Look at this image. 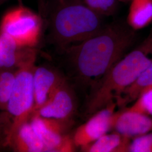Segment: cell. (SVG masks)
Returning <instances> with one entry per match:
<instances>
[{
	"label": "cell",
	"mask_w": 152,
	"mask_h": 152,
	"mask_svg": "<svg viewBox=\"0 0 152 152\" xmlns=\"http://www.w3.org/2000/svg\"><path fill=\"white\" fill-rule=\"evenodd\" d=\"M135 31L127 23L114 22L92 37L66 48L77 78L86 83L98 82L135 42Z\"/></svg>",
	"instance_id": "1"
},
{
	"label": "cell",
	"mask_w": 152,
	"mask_h": 152,
	"mask_svg": "<svg viewBox=\"0 0 152 152\" xmlns=\"http://www.w3.org/2000/svg\"><path fill=\"white\" fill-rule=\"evenodd\" d=\"M152 62V32L97 82L89 96L86 114L92 115L115 100Z\"/></svg>",
	"instance_id": "2"
},
{
	"label": "cell",
	"mask_w": 152,
	"mask_h": 152,
	"mask_svg": "<svg viewBox=\"0 0 152 152\" xmlns=\"http://www.w3.org/2000/svg\"><path fill=\"white\" fill-rule=\"evenodd\" d=\"M102 16L80 0L61 1L51 16V38L65 49L78 44L103 28Z\"/></svg>",
	"instance_id": "3"
},
{
	"label": "cell",
	"mask_w": 152,
	"mask_h": 152,
	"mask_svg": "<svg viewBox=\"0 0 152 152\" xmlns=\"http://www.w3.org/2000/svg\"><path fill=\"white\" fill-rule=\"evenodd\" d=\"M36 59V51L33 48L16 68L12 91L5 111L11 123L7 146L10 145L16 131L23 124L29 121L33 112V73Z\"/></svg>",
	"instance_id": "4"
},
{
	"label": "cell",
	"mask_w": 152,
	"mask_h": 152,
	"mask_svg": "<svg viewBox=\"0 0 152 152\" xmlns=\"http://www.w3.org/2000/svg\"><path fill=\"white\" fill-rule=\"evenodd\" d=\"M42 24L38 14L27 7L19 6L3 16L0 31L20 47L34 48L40 38Z\"/></svg>",
	"instance_id": "5"
},
{
	"label": "cell",
	"mask_w": 152,
	"mask_h": 152,
	"mask_svg": "<svg viewBox=\"0 0 152 152\" xmlns=\"http://www.w3.org/2000/svg\"><path fill=\"white\" fill-rule=\"evenodd\" d=\"M29 122L33 129L44 142L48 152H70L75 149L72 137L66 132L71 127V120L46 118L33 114Z\"/></svg>",
	"instance_id": "6"
},
{
	"label": "cell",
	"mask_w": 152,
	"mask_h": 152,
	"mask_svg": "<svg viewBox=\"0 0 152 152\" xmlns=\"http://www.w3.org/2000/svg\"><path fill=\"white\" fill-rule=\"evenodd\" d=\"M116 106L115 102L110 103L78 127L72 136L75 146L81 148L87 146L112 130Z\"/></svg>",
	"instance_id": "7"
},
{
	"label": "cell",
	"mask_w": 152,
	"mask_h": 152,
	"mask_svg": "<svg viewBox=\"0 0 152 152\" xmlns=\"http://www.w3.org/2000/svg\"><path fill=\"white\" fill-rule=\"evenodd\" d=\"M76 108L75 93L64 78L55 88L48 100L33 114L46 118L71 120Z\"/></svg>",
	"instance_id": "8"
},
{
	"label": "cell",
	"mask_w": 152,
	"mask_h": 152,
	"mask_svg": "<svg viewBox=\"0 0 152 152\" xmlns=\"http://www.w3.org/2000/svg\"><path fill=\"white\" fill-rule=\"evenodd\" d=\"M113 129L132 139L152 131V117L126 108L116 112Z\"/></svg>",
	"instance_id": "9"
},
{
	"label": "cell",
	"mask_w": 152,
	"mask_h": 152,
	"mask_svg": "<svg viewBox=\"0 0 152 152\" xmlns=\"http://www.w3.org/2000/svg\"><path fill=\"white\" fill-rule=\"evenodd\" d=\"M63 79L53 69L45 66H35L33 73L34 107L32 114L48 100L55 88Z\"/></svg>",
	"instance_id": "10"
},
{
	"label": "cell",
	"mask_w": 152,
	"mask_h": 152,
	"mask_svg": "<svg viewBox=\"0 0 152 152\" xmlns=\"http://www.w3.org/2000/svg\"><path fill=\"white\" fill-rule=\"evenodd\" d=\"M9 146L17 152H48L44 142L34 130L29 121L20 126Z\"/></svg>",
	"instance_id": "11"
},
{
	"label": "cell",
	"mask_w": 152,
	"mask_h": 152,
	"mask_svg": "<svg viewBox=\"0 0 152 152\" xmlns=\"http://www.w3.org/2000/svg\"><path fill=\"white\" fill-rule=\"evenodd\" d=\"M33 48L18 46L5 34H0V70L17 68Z\"/></svg>",
	"instance_id": "12"
},
{
	"label": "cell",
	"mask_w": 152,
	"mask_h": 152,
	"mask_svg": "<svg viewBox=\"0 0 152 152\" xmlns=\"http://www.w3.org/2000/svg\"><path fill=\"white\" fill-rule=\"evenodd\" d=\"M131 140V139L115 131L105 134L91 144L81 148V150L86 152H129Z\"/></svg>",
	"instance_id": "13"
},
{
	"label": "cell",
	"mask_w": 152,
	"mask_h": 152,
	"mask_svg": "<svg viewBox=\"0 0 152 152\" xmlns=\"http://www.w3.org/2000/svg\"><path fill=\"white\" fill-rule=\"evenodd\" d=\"M152 87V62L130 86L115 100L117 106L123 108L134 102L142 92Z\"/></svg>",
	"instance_id": "14"
},
{
	"label": "cell",
	"mask_w": 152,
	"mask_h": 152,
	"mask_svg": "<svg viewBox=\"0 0 152 152\" xmlns=\"http://www.w3.org/2000/svg\"><path fill=\"white\" fill-rule=\"evenodd\" d=\"M152 22V0H132L127 23L137 31L146 27Z\"/></svg>",
	"instance_id": "15"
},
{
	"label": "cell",
	"mask_w": 152,
	"mask_h": 152,
	"mask_svg": "<svg viewBox=\"0 0 152 152\" xmlns=\"http://www.w3.org/2000/svg\"><path fill=\"white\" fill-rule=\"evenodd\" d=\"M16 76L13 69L0 70V110L5 112L12 91Z\"/></svg>",
	"instance_id": "16"
},
{
	"label": "cell",
	"mask_w": 152,
	"mask_h": 152,
	"mask_svg": "<svg viewBox=\"0 0 152 152\" xmlns=\"http://www.w3.org/2000/svg\"><path fill=\"white\" fill-rule=\"evenodd\" d=\"M92 10L102 15H109L113 13L117 0H80Z\"/></svg>",
	"instance_id": "17"
},
{
	"label": "cell",
	"mask_w": 152,
	"mask_h": 152,
	"mask_svg": "<svg viewBox=\"0 0 152 152\" xmlns=\"http://www.w3.org/2000/svg\"><path fill=\"white\" fill-rule=\"evenodd\" d=\"M129 152H152V131L132 139Z\"/></svg>",
	"instance_id": "18"
},
{
	"label": "cell",
	"mask_w": 152,
	"mask_h": 152,
	"mask_svg": "<svg viewBox=\"0 0 152 152\" xmlns=\"http://www.w3.org/2000/svg\"><path fill=\"white\" fill-rule=\"evenodd\" d=\"M4 114H0V149L7 146V137L11 127L6 113Z\"/></svg>",
	"instance_id": "19"
},
{
	"label": "cell",
	"mask_w": 152,
	"mask_h": 152,
	"mask_svg": "<svg viewBox=\"0 0 152 152\" xmlns=\"http://www.w3.org/2000/svg\"><path fill=\"white\" fill-rule=\"evenodd\" d=\"M7 0H0V5L4 3L5 2H6Z\"/></svg>",
	"instance_id": "20"
},
{
	"label": "cell",
	"mask_w": 152,
	"mask_h": 152,
	"mask_svg": "<svg viewBox=\"0 0 152 152\" xmlns=\"http://www.w3.org/2000/svg\"><path fill=\"white\" fill-rule=\"evenodd\" d=\"M121 1H132V0H120Z\"/></svg>",
	"instance_id": "21"
}]
</instances>
